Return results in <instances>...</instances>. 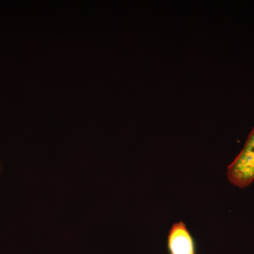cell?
I'll use <instances>...</instances> for the list:
<instances>
[{
  "mask_svg": "<svg viewBox=\"0 0 254 254\" xmlns=\"http://www.w3.org/2000/svg\"><path fill=\"white\" fill-rule=\"evenodd\" d=\"M227 177L234 186L244 189L254 180V127L245 146L227 167Z\"/></svg>",
  "mask_w": 254,
  "mask_h": 254,
  "instance_id": "6da1fadb",
  "label": "cell"
},
{
  "mask_svg": "<svg viewBox=\"0 0 254 254\" xmlns=\"http://www.w3.org/2000/svg\"><path fill=\"white\" fill-rule=\"evenodd\" d=\"M170 254H195L194 240L183 221L175 222L169 231Z\"/></svg>",
  "mask_w": 254,
  "mask_h": 254,
  "instance_id": "7a4b0ae2",
  "label": "cell"
}]
</instances>
